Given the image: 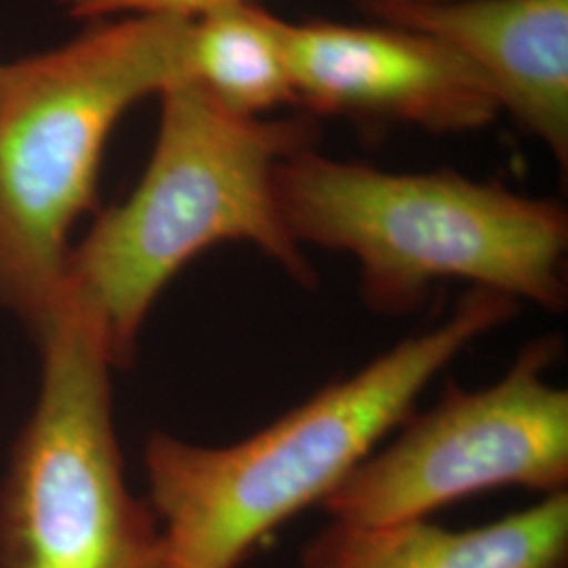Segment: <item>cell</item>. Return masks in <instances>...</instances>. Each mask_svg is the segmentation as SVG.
<instances>
[{
    "mask_svg": "<svg viewBox=\"0 0 568 568\" xmlns=\"http://www.w3.org/2000/svg\"><path fill=\"white\" fill-rule=\"evenodd\" d=\"M300 568H568V490L464 530L427 518L331 520L305 544Z\"/></svg>",
    "mask_w": 568,
    "mask_h": 568,
    "instance_id": "9c48e42d",
    "label": "cell"
},
{
    "mask_svg": "<svg viewBox=\"0 0 568 568\" xmlns=\"http://www.w3.org/2000/svg\"><path fill=\"white\" fill-rule=\"evenodd\" d=\"M63 11L89 23L131 16H175L196 20L211 11L251 0H60Z\"/></svg>",
    "mask_w": 568,
    "mask_h": 568,
    "instance_id": "8fae6325",
    "label": "cell"
},
{
    "mask_svg": "<svg viewBox=\"0 0 568 568\" xmlns=\"http://www.w3.org/2000/svg\"><path fill=\"white\" fill-rule=\"evenodd\" d=\"M0 77H2V63H0Z\"/></svg>",
    "mask_w": 568,
    "mask_h": 568,
    "instance_id": "4fadbf2b",
    "label": "cell"
},
{
    "mask_svg": "<svg viewBox=\"0 0 568 568\" xmlns=\"http://www.w3.org/2000/svg\"><path fill=\"white\" fill-rule=\"evenodd\" d=\"M159 98L161 126L142 180L70 248L61 281L60 295L98 321L114 368L133 363L169 281L215 244H253L304 288L318 284L274 192L276 166L318 145V121L241 119L190 79Z\"/></svg>",
    "mask_w": 568,
    "mask_h": 568,
    "instance_id": "7a4b0ae2",
    "label": "cell"
},
{
    "mask_svg": "<svg viewBox=\"0 0 568 568\" xmlns=\"http://www.w3.org/2000/svg\"><path fill=\"white\" fill-rule=\"evenodd\" d=\"M297 105L310 116L400 122L436 135L476 133L501 105L485 79L447 42L379 21L276 18Z\"/></svg>",
    "mask_w": 568,
    "mask_h": 568,
    "instance_id": "52a82bcc",
    "label": "cell"
},
{
    "mask_svg": "<svg viewBox=\"0 0 568 568\" xmlns=\"http://www.w3.org/2000/svg\"><path fill=\"white\" fill-rule=\"evenodd\" d=\"M387 4H436V2H450V0H377Z\"/></svg>",
    "mask_w": 568,
    "mask_h": 568,
    "instance_id": "7c38bea8",
    "label": "cell"
},
{
    "mask_svg": "<svg viewBox=\"0 0 568 568\" xmlns=\"http://www.w3.org/2000/svg\"><path fill=\"white\" fill-rule=\"evenodd\" d=\"M187 79L241 119H265L272 110L297 105L276 16L253 2L192 20Z\"/></svg>",
    "mask_w": 568,
    "mask_h": 568,
    "instance_id": "30bf717a",
    "label": "cell"
},
{
    "mask_svg": "<svg viewBox=\"0 0 568 568\" xmlns=\"http://www.w3.org/2000/svg\"><path fill=\"white\" fill-rule=\"evenodd\" d=\"M274 192L297 244L352 255L377 314L426 305L438 281L508 293L548 312L568 305V213L453 169L392 173L305 148L276 166Z\"/></svg>",
    "mask_w": 568,
    "mask_h": 568,
    "instance_id": "3957f363",
    "label": "cell"
},
{
    "mask_svg": "<svg viewBox=\"0 0 568 568\" xmlns=\"http://www.w3.org/2000/svg\"><path fill=\"white\" fill-rule=\"evenodd\" d=\"M377 21L447 42L549 154L568 166V0H450L387 4L361 0Z\"/></svg>",
    "mask_w": 568,
    "mask_h": 568,
    "instance_id": "ba28073f",
    "label": "cell"
},
{
    "mask_svg": "<svg viewBox=\"0 0 568 568\" xmlns=\"http://www.w3.org/2000/svg\"><path fill=\"white\" fill-rule=\"evenodd\" d=\"M190 28L175 16L95 21L2 65L0 307L34 339L60 304L70 232L95 206L105 143L135 103L187 79Z\"/></svg>",
    "mask_w": 568,
    "mask_h": 568,
    "instance_id": "277c9868",
    "label": "cell"
},
{
    "mask_svg": "<svg viewBox=\"0 0 568 568\" xmlns=\"http://www.w3.org/2000/svg\"><path fill=\"white\" fill-rule=\"evenodd\" d=\"M520 302L471 286L440 325L408 337L257 434L199 447L154 432L143 450L164 568H239L274 528L326 495L415 410L419 394Z\"/></svg>",
    "mask_w": 568,
    "mask_h": 568,
    "instance_id": "6da1fadb",
    "label": "cell"
},
{
    "mask_svg": "<svg viewBox=\"0 0 568 568\" xmlns=\"http://www.w3.org/2000/svg\"><path fill=\"white\" fill-rule=\"evenodd\" d=\"M562 337L528 342L506 377L483 389L447 382L386 448L371 453L321 504L331 520L384 525L427 518L448 504L501 487L556 495L568 488V392L548 371Z\"/></svg>",
    "mask_w": 568,
    "mask_h": 568,
    "instance_id": "8992f818",
    "label": "cell"
},
{
    "mask_svg": "<svg viewBox=\"0 0 568 568\" xmlns=\"http://www.w3.org/2000/svg\"><path fill=\"white\" fill-rule=\"evenodd\" d=\"M37 344L39 400L0 487V568H164L161 523L126 487L102 328L60 297Z\"/></svg>",
    "mask_w": 568,
    "mask_h": 568,
    "instance_id": "5b68a950",
    "label": "cell"
}]
</instances>
